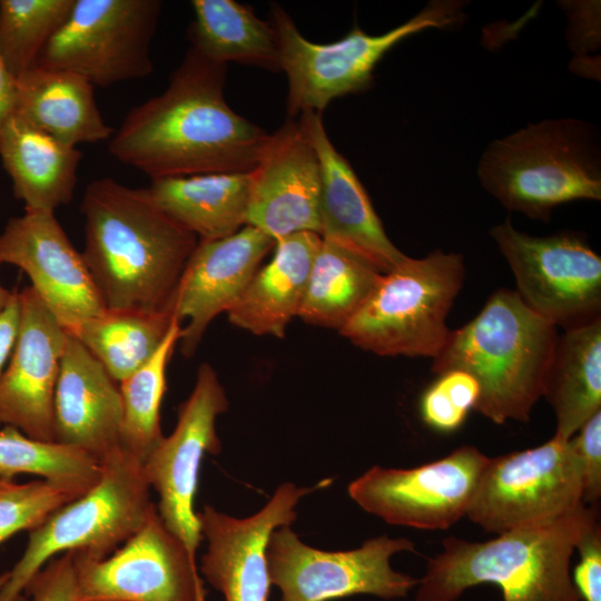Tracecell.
Segmentation results:
<instances>
[{
	"instance_id": "1",
	"label": "cell",
	"mask_w": 601,
	"mask_h": 601,
	"mask_svg": "<svg viewBox=\"0 0 601 601\" xmlns=\"http://www.w3.org/2000/svg\"><path fill=\"white\" fill-rule=\"evenodd\" d=\"M226 71L190 47L167 88L127 112L110 155L151 180L252 171L270 134L227 104Z\"/></svg>"
},
{
	"instance_id": "2",
	"label": "cell",
	"mask_w": 601,
	"mask_h": 601,
	"mask_svg": "<svg viewBox=\"0 0 601 601\" xmlns=\"http://www.w3.org/2000/svg\"><path fill=\"white\" fill-rule=\"evenodd\" d=\"M80 211L81 255L106 309L171 308L198 237L165 213L148 188L109 177L90 181Z\"/></svg>"
},
{
	"instance_id": "3",
	"label": "cell",
	"mask_w": 601,
	"mask_h": 601,
	"mask_svg": "<svg viewBox=\"0 0 601 601\" xmlns=\"http://www.w3.org/2000/svg\"><path fill=\"white\" fill-rule=\"evenodd\" d=\"M597 520V508L582 503L560 518L487 541L445 538L442 551L427 559L415 601H457L481 583L497 585L503 601H581L572 583L571 558Z\"/></svg>"
},
{
	"instance_id": "4",
	"label": "cell",
	"mask_w": 601,
	"mask_h": 601,
	"mask_svg": "<svg viewBox=\"0 0 601 601\" xmlns=\"http://www.w3.org/2000/svg\"><path fill=\"white\" fill-rule=\"evenodd\" d=\"M558 338L556 327L515 290L499 288L473 319L450 332L431 370L471 374L480 385L474 411L495 424L526 422L543 396Z\"/></svg>"
},
{
	"instance_id": "5",
	"label": "cell",
	"mask_w": 601,
	"mask_h": 601,
	"mask_svg": "<svg viewBox=\"0 0 601 601\" xmlns=\"http://www.w3.org/2000/svg\"><path fill=\"white\" fill-rule=\"evenodd\" d=\"M477 176L508 210L549 221L560 205L601 199L600 137L581 119L529 124L487 146Z\"/></svg>"
},
{
	"instance_id": "6",
	"label": "cell",
	"mask_w": 601,
	"mask_h": 601,
	"mask_svg": "<svg viewBox=\"0 0 601 601\" xmlns=\"http://www.w3.org/2000/svg\"><path fill=\"white\" fill-rule=\"evenodd\" d=\"M464 275L461 254L434 250L423 258L406 256L381 274L339 334L381 356L433 359L449 338L446 318Z\"/></svg>"
},
{
	"instance_id": "7",
	"label": "cell",
	"mask_w": 601,
	"mask_h": 601,
	"mask_svg": "<svg viewBox=\"0 0 601 601\" xmlns=\"http://www.w3.org/2000/svg\"><path fill=\"white\" fill-rule=\"evenodd\" d=\"M100 464L99 480L85 494L29 532L23 554L0 589V601L21 594L33 574L59 553L79 551L92 559L107 558L147 520L156 504L142 463L119 447Z\"/></svg>"
},
{
	"instance_id": "8",
	"label": "cell",
	"mask_w": 601,
	"mask_h": 601,
	"mask_svg": "<svg viewBox=\"0 0 601 601\" xmlns=\"http://www.w3.org/2000/svg\"><path fill=\"white\" fill-rule=\"evenodd\" d=\"M464 6L459 0H432L385 33L370 35L354 24L342 39L316 43L299 32L280 6L272 4L269 22L277 35L282 71L288 82V117L322 114L334 99L366 91L374 82L375 67L392 48L423 30L462 21Z\"/></svg>"
},
{
	"instance_id": "9",
	"label": "cell",
	"mask_w": 601,
	"mask_h": 601,
	"mask_svg": "<svg viewBox=\"0 0 601 601\" xmlns=\"http://www.w3.org/2000/svg\"><path fill=\"white\" fill-rule=\"evenodd\" d=\"M159 0H75L36 66L80 75L95 87L148 77Z\"/></svg>"
},
{
	"instance_id": "10",
	"label": "cell",
	"mask_w": 601,
	"mask_h": 601,
	"mask_svg": "<svg viewBox=\"0 0 601 601\" xmlns=\"http://www.w3.org/2000/svg\"><path fill=\"white\" fill-rule=\"evenodd\" d=\"M516 293L533 312L564 331L600 318L601 257L579 233L533 236L511 219L490 229Z\"/></svg>"
},
{
	"instance_id": "11",
	"label": "cell",
	"mask_w": 601,
	"mask_h": 601,
	"mask_svg": "<svg viewBox=\"0 0 601 601\" xmlns=\"http://www.w3.org/2000/svg\"><path fill=\"white\" fill-rule=\"evenodd\" d=\"M582 479L571 441L545 443L489 460L466 516L501 534L560 518L582 504Z\"/></svg>"
},
{
	"instance_id": "12",
	"label": "cell",
	"mask_w": 601,
	"mask_h": 601,
	"mask_svg": "<svg viewBox=\"0 0 601 601\" xmlns=\"http://www.w3.org/2000/svg\"><path fill=\"white\" fill-rule=\"evenodd\" d=\"M400 552H415L414 542L381 535L357 549L331 552L305 544L289 526H282L270 534L266 556L279 601H329L355 594L397 599L418 584V579L392 568L391 558Z\"/></svg>"
},
{
	"instance_id": "13",
	"label": "cell",
	"mask_w": 601,
	"mask_h": 601,
	"mask_svg": "<svg viewBox=\"0 0 601 601\" xmlns=\"http://www.w3.org/2000/svg\"><path fill=\"white\" fill-rule=\"evenodd\" d=\"M228 406L216 371L208 363L200 364L191 393L178 406L174 431L142 462L146 481L159 496L160 518L195 558L203 540L194 508L198 475L204 455L221 451L216 418Z\"/></svg>"
},
{
	"instance_id": "14",
	"label": "cell",
	"mask_w": 601,
	"mask_h": 601,
	"mask_svg": "<svg viewBox=\"0 0 601 601\" xmlns=\"http://www.w3.org/2000/svg\"><path fill=\"white\" fill-rule=\"evenodd\" d=\"M79 601H206L193 556L157 505L140 529L104 559L72 551Z\"/></svg>"
},
{
	"instance_id": "15",
	"label": "cell",
	"mask_w": 601,
	"mask_h": 601,
	"mask_svg": "<svg viewBox=\"0 0 601 601\" xmlns=\"http://www.w3.org/2000/svg\"><path fill=\"white\" fill-rule=\"evenodd\" d=\"M489 460L476 446L462 445L416 467L375 465L348 485V494L390 524L445 530L466 516Z\"/></svg>"
},
{
	"instance_id": "16",
	"label": "cell",
	"mask_w": 601,
	"mask_h": 601,
	"mask_svg": "<svg viewBox=\"0 0 601 601\" xmlns=\"http://www.w3.org/2000/svg\"><path fill=\"white\" fill-rule=\"evenodd\" d=\"M21 269L56 319L71 332L106 311L85 259L55 213L24 209L0 233V265Z\"/></svg>"
},
{
	"instance_id": "17",
	"label": "cell",
	"mask_w": 601,
	"mask_h": 601,
	"mask_svg": "<svg viewBox=\"0 0 601 601\" xmlns=\"http://www.w3.org/2000/svg\"><path fill=\"white\" fill-rule=\"evenodd\" d=\"M324 480L311 487L286 482L255 514L238 519L205 505L197 518L207 549L200 572L225 601H268L270 579L267 543L274 530L295 522V506L307 494L325 487Z\"/></svg>"
},
{
	"instance_id": "18",
	"label": "cell",
	"mask_w": 601,
	"mask_h": 601,
	"mask_svg": "<svg viewBox=\"0 0 601 601\" xmlns=\"http://www.w3.org/2000/svg\"><path fill=\"white\" fill-rule=\"evenodd\" d=\"M18 296V335L0 377V426L55 442V392L68 332L30 285Z\"/></svg>"
},
{
	"instance_id": "19",
	"label": "cell",
	"mask_w": 601,
	"mask_h": 601,
	"mask_svg": "<svg viewBox=\"0 0 601 601\" xmlns=\"http://www.w3.org/2000/svg\"><path fill=\"white\" fill-rule=\"evenodd\" d=\"M249 175L247 225L275 242L302 231L321 236L319 161L300 119L269 136Z\"/></svg>"
},
{
	"instance_id": "20",
	"label": "cell",
	"mask_w": 601,
	"mask_h": 601,
	"mask_svg": "<svg viewBox=\"0 0 601 601\" xmlns=\"http://www.w3.org/2000/svg\"><path fill=\"white\" fill-rule=\"evenodd\" d=\"M275 240L260 229L245 225L219 239L198 240L173 297L181 326L180 352L190 357L220 313L239 299Z\"/></svg>"
},
{
	"instance_id": "21",
	"label": "cell",
	"mask_w": 601,
	"mask_h": 601,
	"mask_svg": "<svg viewBox=\"0 0 601 601\" xmlns=\"http://www.w3.org/2000/svg\"><path fill=\"white\" fill-rule=\"evenodd\" d=\"M321 168V237L372 262L382 273L406 258L388 238L372 201L348 160L335 148L322 114L299 116Z\"/></svg>"
},
{
	"instance_id": "22",
	"label": "cell",
	"mask_w": 601,
	"mask_h": 601,
	"mask_svg": "<svg viewBox=\"0 0 601 601\" xmlns=\"http://www.w3.org/2000/svg\"><path fill=\"white\" fill-rule=\"evenodd\" d=\"M55 442L78 447L101 463L119 449V384L68 332L55 392Z\"/></svg>"
},
{
	"instance_id": "23",
	"label": "cell",
	"mask_w": 601,
	"mask_h": 601,
	"mask_svg": "<svg viewBox=\"0 0 601 601\" xmlns=\"http://www.w3.org/2000/svg\"><path fill=\"white\" fill-rule=\"evenodd\" d=\"M321 242L311 231L276 240L273 258L255 273L227 312L228 321L254 335L283 338L289 322L299 315Z\"/></svg>"
},
{
	"instance_id": "24",
	"label": "cell",
	"mask_w": 601,
	"mask_h": 601,
	"mask_svg": "<svg viewBox=\"0 0 601 601\" xmlns=\"http://www.w3.org/2000/svg\"><path fill=\"white\" fill-rule=\"evenodd\" d=\"M0 158L24 209L52 211L69 204L82 152L12 114L0 132Z\"/></svg>"
},
{
	"instance_id": "25",
	"label": "cell",
	"mask_w": 601,
	"mask_h": 601,
	"mask_svg": "<svg viewBox=\"0 0 601 601\" xmlns=\"http://www.w3.org/2000/svg\"><path fill=\"white\" fill-rule=\"evenodd\" d=\"M14 115L59 141L77 147L110 139L95 86L78 73L35 66L16 78Z\"/></svg>"
},
{
	"instance_id": "26",
	"label": "cell",
	"mask_w": 601,
	"mask_h": 601,
	"mask_svg": "<svg viewBox=\"0 0 601 601\" xmlns=\"http://www.w3.org/2000/svg\"><path fill=\"white\" fill-rule=\"evenodd\" d=\"M249 173H219L151 180L157 205L199 240L228 237L246 223Z\"/></svg>"
},
{
	"instance_id": "27",
	"label": "cell",
	"mask_w": 601,
	"mask_h": 601,
	"mask_svg": "<svg viewBox=\"0 0 601 601\" xmlns=\"http://www.w3.org/2000/svg\"><path fill=\"white\" fill-rule=\"evenodd\" d=\"M543 396L565 440L601 411V318L559 336Z\"/></svg>"
},
{
	"instance_id": "28",
	"label": "cell",
	"mask_w": 601,
	"mask_h": 601,
	"mask_svg": "<svg viewBox=\"0 0 601 601\" xmlns=\"http://www.w3.org/2000/svg\"><path fill=\"white\" fill-rule=\"evenodd\" d=\"M191 48L207 59L282 71L277 35L269 21L234 0H193Z\"/></svg>"
},
{
	"instance_id": "29",
	"label": "cell",
	"mask_w": 601,
	"mask_h": 601,
	"mask_svg": "<svg viewBox=\"0 0 601 601\" xmlns=\"http://www.w3.org/2000/svg\"><path fill=\"white\" fill-rule=\"evenodd\" d=\"M381 274L364 256L322 238L298 317L339 332L363 305Z\"/></svg>"
},
{
	"instance_id": "30",
	"label": "cell",
	"mask_w": 601,
	"mask_h": 601,
	"mask_svg": "<svg viewBox=\"0 0 601 601\" xmlns=\"http://www.w3.org/2000/svg\"><path fill=\"white\" fill-rule=\"evenodd\" d=\"M175 317L173 307L158 312L106 309L69 333L119 384L155 355Z\"/></svg>"
},
{
	"instance_id": "31",
	"label": "cell",
	"mask_w": 601,
	"mask_h": 601,
	"mask_svg": "<svg viewBox=\"0 0 601 601\" xmlns=\"http://www.w3.org/2000/svg\"><path fill=\"white\" fill-rule=\"evenodd\" d=\"M180 333L181 324L175 317L155 355L119 383L122 401L119 447L141 463L164 437L160 407L167 390L166 372Z\"/></svg>"
},
{
	"instance_id": "32",
	"label": "cell",
	"mask_w": 601,
	"mask_h": 601,
	"mask_svg": "<svg viewBox=\"0 0 601 601\" xmlns=\"http://www.w3.org/2000/svg\"><path fill=\"white\" fill-rule=\"evenodd\" d=\"M30 474L52 482L76 497L100 477L101 464L85 451L31 439L16 427L0 428V477Z\"/></svg>"
},
{
	"instance_id": "33",
	"label": "cell",
	"mask_w": 601,
	"mask_h": 601,
	"mask_svg": "<svg viewBox=\"0 0 601 601\" xmlns=\"http://www.w3.org/2000/svg\"><path fill=\"white\" fill-rule=\"evenodd\" d=\"M75 0H0V57L17 78L36 66Z\"/></svg>"
},
{
	"instance_id": "34",
	"label": "cell",
	"mask_w": 601,
	"mask_h": 601,
	"mask_svg": "<svg viewBox=\"0 0 601 601\" xmlns=\"http://www.w3.org/2000/svg\"><path fill=\"white\" fill-rule=\"evenodd\" d=\"M77 499L43 479L24 483L0 477V545L21 531H32L56 510Z\"/></svg>"
},
{
	"instance_id": "35",
	"label": "cell",
	"mask_w": 601,
	"mask_h": 601,
	"mask_svg": "<svg viewBox=\"0 0 601 601\" xmlns=\"http://www.w3.org/2000/svg\"><path fill=\"white\" fill-rule=\"evenodd\" d=\"M479 397L480 385L471 374L460 370L444 372L424 391L421 417L435 431L454 432L474 410Z\"/></svg>"
},
{
	"instance_id": "36",
	"label": "cell",
	"mask_w": 601,
	"mask_h": 601,
	"mask_svg": "<svg viewBox=\"0 0 601 601\" xmlns=\"http://www.w3.org/2000/svg\"><path fill=\"white\" fill-rule=\"evenodd\" d=\"M570 441L581 469L582 501L595 506L601 497V411L591 416Z\"/></svg>"
},
{
	"instance_id": "37",
	"label": "cell",
	"mask_w": 601,
	"mask_h": 601,
	"mask_svg": "<svg viewBox=\"0 0 601 601\" xmlns=\"http://www.w3.org/2000/svg\"><path fill=\"white\" fill-rule=\"evenodd\" d=\"M23 591L30 601H79L72 551L50 559Z\"/></svg>"
},
{
	"instance_id": "38",
	"label": "cell",
	"mask_w": 601,
	"mask_h": 601,
	"mask_svg": "<svg viewBox=\"0 0 601 601\" xmlns=\"http://www.w3.org/2000/svg\"><path fill=\"white\" fill-rule=\"evenodd\" d=\"M575 550L580 561L573 570L572 583L581 601H601V525L599 520L583 532Z\"/></svg>"
},
{
	"instance_id": "39",
	"label": "cell",
	"mask_w": 601,
	"mask_h": 601,
	"mask_svg": "<svg viewBox=\"0 0 601 601\" xmlns=\"http://www.w3.org/2000/svg\"><path fill=\"white\" fill-rule=\"evenodd\" d=\"M20 307L18 289L6 309L0 314V377L9 362L19 329Z\"/></svg>"
},
{
	"instance_id": "40",
	"label": "cell",
	"mask_w": 601,
	"mask_h": 601,
	"mask_svg": "<svg viewBox=\"0 0 601 601\" xmlns=\"http://www.w3.org/2000/svg\"><path fill=\"white\" fill-rule=\"evenodd\" d=\"M16 104V78L9 72L0 57V132L14 112Z\"/></svg>"
},
{
	"instance_id": "41",
	"label": "cell",
	"mask_w": 601,
	"mask_h": 601,
	"mask_svg": "<svg viewBox=\"0 0 601 601\" xmlns=\"http://www.w3.org/2000/svg\"><path fill=\"white\" fill-rule=\"evenodd\" d=\"M14 294H16V289L10 290L0 283V314L10 304Z\"/></svg>"
},
{
	"instance_id": "42",
	"label": "cell",
	"mask_w": 601,
	"mask_h": 601,
	"mask_svg": "<svg viewBox=\"0 0 601 601\" xmlns=\"http://www.w3.org/2000/svg\"><path fill=\"white\" fill-rule=\"evenodd\" d=\"M9 577V571L0 574V589L3 587V584L7 582ZM11 601H30V599L26 594H19L16 598H13Z\"/></svg>"
}]
</instances>
